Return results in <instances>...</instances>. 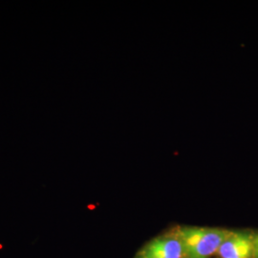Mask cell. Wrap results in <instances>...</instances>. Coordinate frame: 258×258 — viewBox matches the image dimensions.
<instances>
[{
    "label": "cell",
    "mask_w": 258,
    "mask_h": 258,
    "mask_svg": "<svg viewBox=\"0 0 258 258\" xmlns=\"http://www.w3.org/2000/svg\"><path fill=\"white\" fill-rule=\"evenodd\" d=\"M138 254L151 258H186L181 242L172 234L149 241Z\"/></svg>",
    "instance_id": "obj_3"
},
{
    "label": "cell",
    "mask_w": 258,
    "mask_h": 258,
    "mask_svg": "<svg viewBox=\"0 0 258 258\" xmlns=\"http://www.w3.org/2000/svg\"><path fill=\"white\" fill-rule=\"evenodd\" d=\"M232 232L225 229L182 227L175 229L172 235L181 242L186 258H210L218 252Z\"/></svg>",
    "instance_id": "obj_1"
},
{
    "label": "cell",
    "mask_w": 258,
    "mask_h": 258,
    "mask_svg": "<svg viewBox=\"0 0 258 258\" xmlns=\"http://www.w3.org/2000/svg\"><path fill=\"white\" fill-rule=\"evenodd\" d=\"M136 258H151V257H148V256H144V255H140V254H138L137 256H136Z\"/></svg>",
    "instance_id": "obj_5"
},
{
    "label": "cell",
    "mask_w": 258,
    "mask_h": 258,
    "mask_svg": "<svg viewBox=\"0 0 258 258\" xmlns=\"http://www.w3.org/2000/svg\"><path fill=\"white\" fill-rule=\"evenodd\" d=\"M254 233L233 231L218 249L220 258H253Z\"/></svg>",
    "instance_id": "obj_2"
},
{
    "label": "cell",
    "mask_w": 258,
    "mask_h": 258,
    "mask_svg": "<svg viewBox=\"0 0 258 258\" xmlns=\"http://www.w3.org/2000/svg\"><path fill=\"white\" fill-rule=\"evenodd\" d=\"M253 245H254V250H253V258H258V233L257 234H254Z\"/></svg>",
    "instance_id": "obj_4"
}]
</instances>
